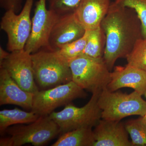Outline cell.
Listing matches in <instances>:
<instances>
[{"instance_id": "cell-1", "label": "cell", "mask_w": 146, "mask_h": 146, "mask_svg": "<svg viewBox=\"0 0 146 146\" xmlns=\"http://www.w3.org/2000/svg\"><path fill=\"white\" fill-rule=\"evenodd\" d=\"M101 27L106 38L103 58L110 71L117 60L126 58L137 40L143 38L141 21L133 9L114 1Z\"/></svg>"}, {"instance_id": "cell-2", "label": "cell", "mask_w": 146, "mask_h": 146, "mask_svg": "<svg viewBox=\"0 0 146 146\" xmlns=\"http://www.w3.org/2000/svg\"><path fill=\"white\" fill-rule=\"evenodd\" d=\"M31 56L35 80L43 89L72 81L69 60L57 51L42 49Z\"/></svg>"}, {"instance_id": "cell-3", "label": "cell", "mask_w": 146, "mask_h": 146, "mask_svg": "<svg viewBox=\"0 0 146 146\" xmlns=\"http://www.w3.org/2000/svg\"><path fill=\"white\" fill-rule=\"evenodd\" d=\"M5 132L9 136L1 138V146H21L30 143L44 145L60 133V128L49 115L40 116L28 125L9 127Z\"/></svg>"}, {"instance_id": "cell-4", "label": "cell", "mask_w": 146, "mask_h": 146, "mask_svg": "<svg viewBox=\"0 0 146 146\" xmlns=\"http://www.w3.org/2000/svg\"><path fill=\"white\" fill-rule=\"evenodd\" d=\"M69 61L72 81L82 89L93 94L107 87L111 72L103 57L82 54Z\"/></svg>"}, {"instance_id": "cell-5", "label": "cell", "mask_w": 146, "mask_h": 146, "mask_svg": "<svg viewBox=\"0 0 146 146\" xmlns=\"http://www.w3.org/2000/svg\"><path fill=\"white\" fill-rule=\"evenodd\" d=\"M98 104L104 119L121 121L128 116L143 117L146 114V101L135 91L127 94L110 91L106 87L100 93Z\"/></svg>"}, {"instance_id": "cell-6", "label": "cell", "mask_w": 146, "mask_h": 146, "mask_svg": "<svg viewBox=\"0 0 146 146\" xmlns=\"http://www.w3.org/2000/svg\"><path fill=\"white\" fill-rule=\"evenodd\" d=\"M101 92L92 94L90 100L82 107L69 104L63 110L53 112L49 116L56 123L63 133L81 127L96 126L102 118V110L98 104Z\"/></svg>"}, {"instance_id": "cell-7", "label": "cell", "mask_w": 146, "mask_h": 146, "mask_svg": "<svg viewBox=\"0 0 146 146\" xmlns=\"http://www.w3.org/2000/svg\"><path fill=\"white\" fill-rule=\"evenodd\" d=\"M86 96L84 89L72 81L37 91L33 96L31 110L39 117L48 116L57 108Z\"/></svg>"}, {"instance_id": "cell-8", "label": "cell", "mask_w": 146, "mask_h": 146, "mask_svg": "<svg viewBox=\"0 0 146 146\" xmlns=\"http://www.w3.org/2000/svg\"><path fill=\"white\" fill-rule=\"evenodd\" d=\"M34 0H26L21 13L6 11L1 22V29L7 36V49L10 52L24 50L31 33L30 15Z\"/></svg>"}, {"instance_id": "cell-9", "label": "cell", "mask_w": 146, "mask_h": 146, "mask_svg": "<svg viewBox=\"0 0 146 146\" xmlns=\"http://www.w3.org/2000/svg\"><path fill=\"white\" fill-rule=\"evenodd\" d=\"M46 1L38 0L35 3L31 33L24 48L31 54L42 49L50 50V35L60 16L47 9Z\"/></svg>"}, {"instance_id": "cell-10", "label": "cell", "mask_w": 146, "mask_h": 146, "mask_svg": "<svg viewBox=\"0 0 146 146\" xmlns=\"http://www.w3.org/2000/svg\"><path fill=\"white\" fill-rule=\"evenodd\" d=\"M0 68L5 69L25 91L34 94L39 91L35 82L31 54L25 50L9 53Z\"/></svg>"}, {"instance_id": "cell-11", "label": "cell", "mask_w": 146, "mask_h": 146, "mask_svg": "<svg viewBox=\"0 0 146 146\" xmlns=\"http://www.w3.org/2000/svg\"><path fill=\"white\" fill-rule=\"evenodd\" d=\"M85 32L74 13L60 16L50 35V50H58L64 45L80 38Z\"/></svg>"}, {"instance_id": "cell-12", "label": "cell", "mask_w": 146, "mask_h": 146, "mask_svg": "<svg viewBox=\"0 0 146 146\" xmlns=\"http://www.w3.org/2000/svg\"><path fill=\"white\" fill-rule=\"evenodd\" d=\"M95 127L94 146H133L125 125L120 121L103 119Z\"/></svg>"}, {"instance_id": "cell-13", "label": "cell", "mask_w": 146, "mask_h": 146, "mask_svg": "<svg viewBox=\"0 0 146 146\" xmlns=\"http://www.w3.org/2000/svg\"><path fill=\"white\" fill-rule=\"evenodd\" d=\"M124 87L134 89L141 96L146 91V72L127 65L116 66L110 74V80L107 86L110 91H117Z\"/></svg>"}, {"instance_id": "cell-14", "label": "cell", "mask_w": 146, "mask_h": 146, "mask_svg": "<svg viewBox=\"0 0 146 146\" xmlns=\"http://www.w3.org/2000/svg\"><path fill=\"white\" fill-rule=\"evenodd\" d=\"M34 94L22 89L5 69H0V105L13 104L31 110Z\"/></svg>"}, {"instance_id": "cell-15", "label": "cell", "mask_w": 146, "mask_h": 146, "mask_svg": "<svg viewBox=\"0 0 146 146\" xmlns=\"http://www.w3.org/2000/svg\"><path fill=\"white\" fill-rule=\"evenodd\" d=\"M111 3L110 0H82L74 13L86 30H92L101 27Z\"/></svg>"}, {"instance_id": "cell-16", "label": "cell", "mask_w": 146, "mask_h": 146, "mask_svg": "<svg viewBox=\"0 0 146 146\" xmlns=\"http://www.w3.org/2000/svg\"><path fill=\"white\" fill-rule=\"evenodd\" d=\"M94 131L91 127H81L63 133L52 146H94Z\"/></svg>"}, {"instance_id": "cell-17", "label": "cell", "mask_w": 146, "mask_h": 146, "mask_svg": "<svg viewBox=\"0 0 146 146\" xmlns=\"http://www.w3.org/2000/svg\"><path fill=\"white\" fill-rule=\"evenodd\" d=\"M39 116L31 111H23L18 108L3 110L0 111V133H5V131L11 126L18 124L30 123L33 122Z\"/></svg>"}, {"instance_id": "cell-18", "label": "cell", "mask_w": 146, "mask_h": 146, "mask_svg": "<svg viewBox=\"0 0 146 146\" xmlns=\"http://www.w3.org/2000/svg\"><path fill=\"white\" fill-rule=\"evenodd\" d=\"M106 42L105 34L101 27L89 31L83 54L94 58L103 57Z\"/></svg>"}, {"instance_id": "cell-19", "label": "cell", "mask_w": 146, "mask_h": 146, "mask_svg": "<svg viewBox=\"0 0 146 146\" xmlns=\"http://www.w3.org/2000/svg\"><path fill=\"white\" fill-rule=\"evenodd\" d=\"M125 126L133 146H146V122L143 117L129 120Z\"/></svg>"}, {"instance_id": "cell-20", "label": "cell", "mask_w": 146, "mask_h": 146, "mask_svg": "<svg viewBox=\"0 0 146 146\" xmlns=\"http://www.w3.org/2000/svg\"><path fill=\"white\" fill-rule=\"evenodd\" d=\"M126 58L128 65L146 72V39H138Z\"/></svg>"}, {"instance_id": "cell-21", "label": "cell", "mask_w": 146, "mask_h": 146, "mask_svg": "<svg viewBox=\"0 0 146 146\" xmlns=\"http://www.w3.org/2000/svg\"><path fill=\"white\" fill-rule=\"evenodd\" d=\"M89 35V31L86 30L83 36L64 45L58 50L57 51L61 55L69 60L83 54Z\"/></svg>"}, {"instance_id": "cell-22", "label": "cell", "mask_w": 146, "mask_h": 146, "mask_svg": "<svg viewBox=\"0 0 146 146\" xmlns=\"http://www.w3.org/2000/svg\"><path fill=\"white\" fill-rule=\"evenodd\" d=\"M114 1L135 11L141 21L143 38L146 39V0H115Z\"/></svg>"}, {"instance_id": "cell-23", "label": "cell", "mask_w": 146, "mask_h": 146, "mask_svg": "<svg viewBox=\"0 0 146 146\" xmlns=\"http://www.w3.org/2000/svg\"><path fill=\"white\" fill-rule=\"evenodd\" d=\"M49 9L59 16L74 13L82 0H48Z\"/></svg>"}, {"instance_id": "cell-24", "label": "cell", "mask_w": 146, "mask_h": 146, "mask_svg": "<svg viewBox=\"0 0 146 146\" xmlns=\"http://www.w3.org/2000/svg\"><path fill=\"white\" fill-rule=\"evenodd\" d=\"M23 0H0V6L5 11L12 10L18 13L22 8Z\"/></svg>"}, {"instance_id": "cell-25", "label": "cell", "mask_w": 146, "mask_h": 146, "mask_svg": "<svg viewBox=\"0 0 146 146\" xmlns=\"http://www.w3.org/2000/svg\"><path fill=\"white\" fill-rule=\"evenodd\" d=\"M9 53L5 50L1 46L0 47V64L8 56Z\"/></svg>"}, {"instance_id": "cell-26", "label": "cell", "mask_w": 146, "mask_h": 146, "mask_svg": "<svg viewBox=\"0 0 146 146\" xmlns=\"http://www.w3.org/2000/svg\"><path fill=\"white\" fill-rule=\"evenodd\" d=\"M143 117L144 120H145V121L146 122V114H145V115L144 116V117Z\"/></svg>"}, {"instance_id": "cell-27", "label": "cell", "mask_w": 146, "mask_h": 146, "mask_svg": "<svg viewBox=\"0 0 146 146\" xmlns=\"http://www.w3.org/2000/svg\"><path fill=\"white\" fill-rule=\"evenodd\" d=\"M144 95H145V97H146V91L145 93V94H144Z\"/></svg>"}]
</instances>
